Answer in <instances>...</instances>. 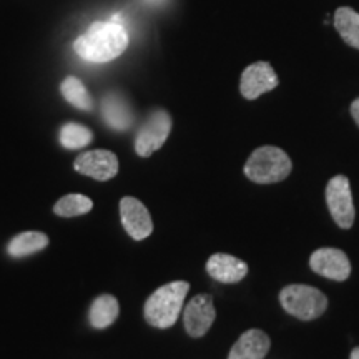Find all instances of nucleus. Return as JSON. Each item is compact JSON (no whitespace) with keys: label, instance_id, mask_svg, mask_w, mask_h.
Returning <instances> with one entry per match:
<instances>
[{"label":"nucleus","instance_id":"obj_1","mask_svg":"<svg viewBox=\"0 0 359 359\" xmlns=\"http://www.w3.org/2000/svg\"><path fill=\"white\" fill-rule=\"evenodd\" d=\"M127 30L115 20L95 22L74 43L75 53L92 64H107L115 60L127 50Z\"/></svg>","mask_w":359,"mask_h":359},{"label":"nucleus","instance_id":"obj_2","mask_svg":"<svg viewBox=\"0 0 359 359\" xmlns=\"http://www.w3.org/2000/svg\"><path fill=\"white\" fill-rule=\"evenodd\" d=\"M188 290L190 285L187 281H172L156 290L143 308L147 323L161 330L173 326L182 313Z\"/></svg>","mask_w":359,"mask_h":359},{"label":"nucleus","instance_id":"obj_3","mask_svg":"<svg viewBox=\"0 0 359 359\" xmlns=\"http://www.w3.org/2000/svg\"><path fill=\"white\" fill-rule=\"evenodd\" d=\"M293 163L290 156L278 147H259L250 155L245 165V175L251 182L262 183H278L283 182L291 173Z\"/></svg>","mask_w":359,"mask_h":359},{"label":"nucleus","instance_id":"obj_4","mask_svg":"<svg viewBox=\"0 0 359 359\" xmlns=\"http://www.w3.org/2000/svg\"><path fill=\"white\" fill-rule=\"evenodd\" d=\"M281 306L302 321L320 318L327 308V298L320 290L308 285H290L280 293Z\"/></svg>","mask_w":359,"mask_h":359},{"label":"nucleus","instance_id":"obj_5","mask_svg":"<svg viewBox=\"0 0 359 359\" xmlns=\"http://www.w3.org/2000/svg\"><path fill=\"white\" fill-rule=\"evenodd\" d=\"M172 132V116L165 110H155L148 115L145 123L138 130L135 138V151L138 156H150L154 151L160 150L167 142Z\"/></svg>","mask_w":359,"mask_h":359},{"label":"nucleus","instance_id":"obj_6","mask_svg":"<svg viewBox=\"0 0 359 359\" xmlns=\"http://www.w3.org/2000/svg\"><path fill=\"white\" fill-rule=\"evenodd\" d=\"M326 203L333 219L343 230L353 226L356 210L353 203V193L349 180L344 175H336L326 187Z\"/></svg>","mask_w":359,"mask_h":359},{"label":"nucleus","instance_id":"obj_7","mask_svg":"<svg viewBox=\"0 0 359 359\" xmlns=\"http://www.w3.org/2000/svg\"><path fill=\"white\" fill-rule=\"evenodd\" d=\"M74 168L79 173L87 175V177L98 180V182H107L118 173L120 163L114 151L110 150H90L79 155L75 160Z\"/></svg>","mask_w":359,"mask_h":359},{"label":"nucleus","instance_id":"obj_8","mask_svg":"<svg viewBox=\"0 0 359 359\" xmlns=\"http://www.w3.org/2000/svg\"><path fill=\"white\" fill-rule=\"evenodd\" d=\"M217 311L210 294H198L188 302L183 313V325L191 338H201L213 325Z\"/></svg>","mask_w":359,"mask_h":359},{"label":"nucleus","instance_id":"obj_9","mask_svg":"<svg viewBox=\"0 0 359 359\" xmlns=\"http://www.w3.org/2000/svg\"><path fill=\"white\" fill-rule=\"evenodd\" d=\"M314 273L333 281H346L351 275V263L344 251L338 248H320L309 258Z\"/></svg>","mask_w":359,"mask_h":359},{"label":"nucleus","instance_id":"obj_10","mask_svg":"<svg viewBox=\"0 0 359 359\" xmlns=\"http://www.w3.org/2000/svg\"><path fill=\"white\" fill-rule=\"evenodd\" d=\"M278 83H280V80H278L273 67L268 62H257V64L246 67L241 74L240 92L246 100H257L263 93L276 88Z\"/></svg>","mask_w":359,"mask_h":359},{"label":"nucleus","instance_id":"obj_11","mask_svg":"<svg viewBox=\"0 0 359 359\" xmlns=\"http://www.w3.org/2000/svg\"><path fill=\"white\" fill-rule=\"evenodd\" d=\"M120 217H122L125 231L133 240H145L154 231V222H151L150 212H148L147 206L140 200L132 198V196H125L120 201Z\"/></svg>","mask_w":359,"mask_h":359},{"label":"nucleus","instance_id":"obj_12","mask_svg":"<svg viewBox=\"0 0 359 359\" xmlns=\"http://www.w3.org/2000/svg\"><path fill=\"white\" fill-rule=\"evenodd\" d=\"M206 271L208 275L219 283H238L248 275V264L243 259L231 257L226 253H217L210 257L206 263Z\"/></svg>","mask_w":359,"mask_h":359},{"label":"nucleus","instance_id":"obj_13","mask_svg":"<svg viewBox=\"0 0 359 359\" xmlns=\"http://www.w3.org/2000/svg\"><path fill=\"white\" fill-rule=\"evenodd\" d=\"M102 116L105 123L116 132H123L133 125V111L120 93L110 92L102 98Z\"/></svg>","mask_w":359,"mask_h":359},{"label":"nucleus","instance_id":"obj_14","mask_svg":"<svg viewBox=\"0 0 359 359\" xmlns=\"http://www.w3.org/2000/svg\"><path fill=\"white\" fill-rule=\"evenodd\" d=\"M269 351V338L262 330H250L240 336L228 359H263Z\"/></svg>","mask_w":359,"mask_h":359},{"label":"nucleus","instance_id":"obj_15","mask_svg":"<svg viewBox=\"0 0 359 359\" xmlns=\"http://www.w3.org/2000/svg\"><path fill=\"white\" fill-rule=\"evenodd\" d=\"M120 314V304L115 296L102 294L92 303L88 311L90 325L97 330H105L111 326Z\"/></svg>","mask_w":359,"mask_h":359},{"label":"nucleus","instance_id":"obj_16","mask_svg":"<svg viewBox=\"0 0 359 359\" xmlns=\"http://www.w3.org/2000/svg\"><path fill=\"white\" fill-rule=\"evenodd\" d=\"M48 245V236L40 231H25L12 238L7 246L8 255L13 258H24L37 253Z\"/></svg>","mask_w":359,"mask_h":359},{"label":"nucleus","instance_id":"obj_17","mask_svg":"<svg viewBox=\"0 0 359 359\" xmlns=\"http://www.w3.org/2000/svg\"><path fill=\"white\" fill-rule=\"evenodd\" d=\"M334 27L344 42L359 50V13L349 7L334 12Z\"/></svg>","mask_w":359,"mask_h":359},{"label":"nucleus","instance_id":"obj_18","mask_svg":"<svg viewBox=\"0 0 359 359\" xmlns=\"http://www.w3.org/2000/svg\"><path fill=\"white\" fill-rule=\"evenodd\" d=\"M60 92L62 97H64L70 105H74L75 109L83 111H90L93 109V100L92 97H90L88 90L85 88L82 80H79L77 77H67L60 85Z\"/></svg>","mask_w":359,"mask_h":359},{"label":"nucleus","instance_id":"obj_19","mask_svg":"<svg viewBox=\"0 0 359 359\" xmlns=\"http://www.w3.org/2000/svg\"><path fill=\"white\" fill-rule=\"evenodd\" d=\"M92 208H93L92 200L83 195L72 193V195H67L64 198L57 201L55 206H53V212H55V215H58V217L74 218V217H80V215L88 213Z\"/></svg>","mask_w":359,"mask_h":359},{"label":"nucleus","instance_id":"obj_20","mask_svg":"<svg viewBox=\"0 0 359 359\" xmlns=\"http://www.w3.org/2000/svg\"><path fill=\"white\" fill-rule=\"evenodd\" d=\"M93 140L92 130L80 123H65L60 128V143L67 150H79V148L87 147Z\"/></svg>","mask_w":359,"mask_h":359},{"label":"nucleus","instance_id":"obj_21","mask_svg":"<svg viewBox=\"0 0 359 359\" xmlns=\"http://www.w3.org/2000/svg\"><path fill=\"white\" fill-rule=\"evenodd\" d=\"M351 115H353L354 122H356L358 127H359V98H356V100L353 102V105H351Z\"/></svg>","mask_w":359,"mask_h":359},{"label":"nucleus","instance_id":"obj_22","mask_svg":"<svg viewBox=\"0 0 359 359\" xmlns=\"http://www.w3.org/2000/svg\"><path fill=\"white\" fill-rule=\"evenodd\" d=\"M349 359H359V348H354L353 353H351V358Z\"/></svg>","mask_w":359,"mask_h":359},{"label":"nucleus","instance_id":"obj_23","mask_svg":"<svg viewBox=\"0 0 359 359\" xmlns=\"http://www.w3.org/2000/svg\"><path fill=\"white\" fill-rule=\"evenodd\" d=\"M145 2H148V4H160V2H163V0H145Z\"/></svg>","mask_w":359,"mask_h":359}]
</instances>
